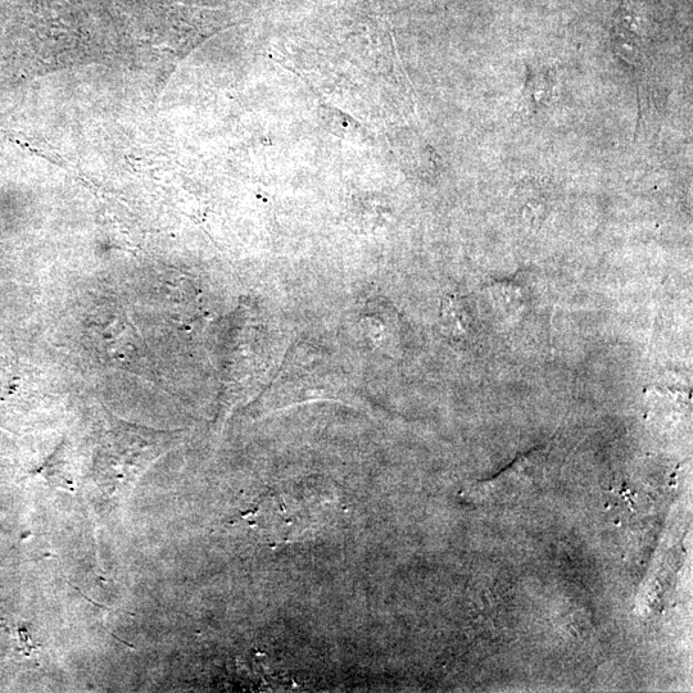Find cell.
<instances>
[{
	"label": "cell",
	"instance_id": "cell-1",
	"mask_svg": "<svg viewBox=\"0 0 693 693\" xmlns=\"http://www.w3.org/2000/svg\"><path fill=\"white\" fill-rule=\"evenodd\" d=\"M443 332L452 341L462 342L473 333V319L464 301L456 296L445 298L441 307Z\"/></svg>",
	"mask_w": 693,
	"mask_h": 693
}]
</instances>
